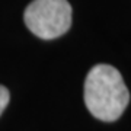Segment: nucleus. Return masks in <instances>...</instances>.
<instances>
[{"mask_svg": "<svg viewBox=\"0 0 131 131\" xmlns=\"http://www.w3.org/2000/svg\"><path fill=\"white\" fill-rule=\"evenodd\" d=\"M84 103L96 119L117 121L130 103V92L121 73L109 64H96L84 80Z\"/></svg>", "mask_w": 131, "mask_h": 131, "instance_id": "nucleus-1", "label": "nucleus"}, {"mask_svg": "<svg viewBox=\"0 0 131 131\" xmlns=\"http://www.w3.org/2000/svg\"><path fill=\"white\" fill-rule=\"evenodd\" d=\"M28 29L41 39L64 35L71 26V6L67 0H34L24 13Z\"/></svg>", "mask_w": 131, "mask_h": 131, "instance_id": "nucleus-2", "label": "nucleus"}, {"mask_svg": "<svg viewBox=\"0 0 131 131\" xmlns=\"http://www.w3.org/2000/svg\"><path fill=\"white\" fill-rule=\"evenodd\" d=\"M9 101H10V93H9V90H7V88L0 84V115L3 114L6 106L9 105Z\"/></svg>", "mask_w": 131, "mask_h": 131, "instance_id": "nucleus-3", "label": "nucleus"}]
</instances>
